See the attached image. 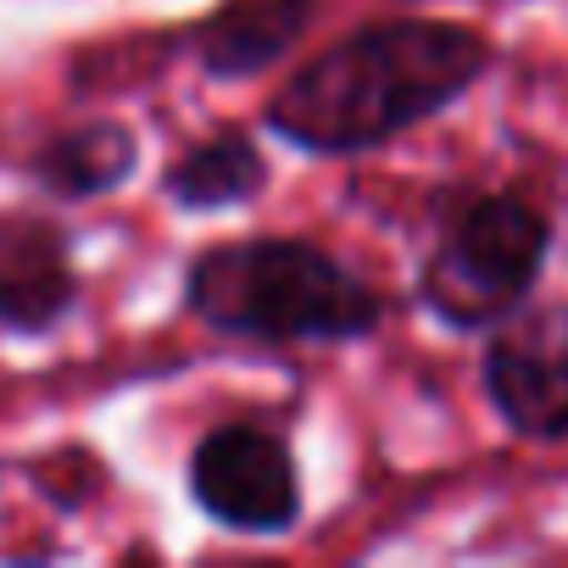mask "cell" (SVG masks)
Instances as JSON below:
<instances>
[{"instance_id": "cell-1", "label": "cell", "mask_w": 568, "mask_h": 568, "mask_svg": "<svg viewBox=\"0 0 568 568\" xmlns=\"http://www.w3.org/2000/svg\"><path fill=\"white\" fill-rule=\"evenodd\" d=\"M490 68V40L474 23L446 18H396L368 23L284 79L262 123L296 151L357 156L374 151L479 84Z\"/></svg>"}, {"instance_id": "cell-2", "label": "cell", "mask_w": 568, "mask_h": 568, "mask_svg": "<svg viewBox=\"0 0 568 568\" xmlns=\"http://www.w3.org/2000/svg\"><path fill=\"white\" fill-rule=\"evenodd\" d=\"M184 302L206 329L256 346H346L385 318L368 278L291 234L206 245L184 273Z\"/></svg>"}, {"instance_id": "cell-3", "label": "cell", "mask_w": 568, "mask_h": 568, "mask_svg": "<svg viewBox=\"0 0 568 568\" xmlns=\"http://www.w3.org/2000/svg\"><path fill=\"white\" fill-rule=\"evenodd\" d=\"M551 251V223L507 190L474 195L440 234L435 256L424 262V307L452 329H490L513 318Z\"/></svg>"}, {"instance_id": "cell-4", "label": "cell", "mask_w": 568, "mask_h": 568, "mask_svg": "<svg viewBox=\"0 0 568 568\" xmlns=\"http://www.w3.org/2000/svg\"><path fill=\"white\" fill-rule=\"evenodd\" d=\"M190 496L234 535H284L302 518L296 457L262 424H217L190 452Z\"/></svg>"}, {"instance_id": "cell-5", "label": "cell", "mask_w": 568, "mask_h": 568, "mask_svg": "<svg viewBox=\"0 0 568 568\" xmlns=\"http://www.w3.org/2000/svg\"><path fill=\"white\" fill-rule=\"evenodd\" d=\"M485 396L524 440H568V302L524 307L485 346Z\"/></svg>"}, {"instance_id": "cell-6", "label": "cell", "mask_w": 568, "mask_h": 568, "mask_svg": "<svg viewBox=\"0 0 568 568\" xmlns=\"http://www.w3.org/2000/svg\"><path fill=\"white\" fill-rule=\"evenodd\" d=\"M84 278L73 267V240L51 212L12 206L0 212V329L51 335L79 307Z\"/></svg>"}, {"instance_id": "cell-7", "label": "cell", "mask_w": 568, "mask_h": 568, "mask_svg": "<svg viewBox=\"0 0 568 568\" xmlns=\"http://www.w3.org/2000/svg\"><path fill=\"white\" fill-rule=\"evenodd\" d=\"M134 162H140L134 129L118 118H90V123L57 129L34 151L29 173L57 201H95V195H112L118 184H129Z\"/></svg>"}, {"instance_id": "cell-8", "label": "cell", "mask_w": 568, "mask_h": 568, "mask_svg": "<svg viewBox=\"0 0 568 568\" xmlns=\"http://www.w3.org/2000/svg\"><path fill=\"white\" fill-rule=\"evenodd\" d=\"M313 7L318 0H229L195 40L201 68L212 79H251V73L273 68L307 34Z\"/></svg>"}, {"instance_id": "cell-9", "label": "cell", "mask_w": 568, "mask_h": 568, "mask_svg": "<svg viewBox=\"0 0 568 568\" xmlns=\"http://www.w3.org/2000/svg\"><path fill=\"white\" fill-rule=\"evenodd\" d=\"M267 184V162L256 151V140L245 129H217L212 140L190 145L168 173H162V195L184 212H223V206H245L256 201Z\"/></svg>"}]
</instances>
